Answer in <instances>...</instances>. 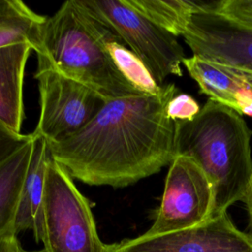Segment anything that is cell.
Here are the masks:
<instances>
[{
  "mask_svg": "<svg viewBox=\"0 0 252 252\" xmlns=\"http://www.w3.org/2000/svg\"><path fill=\"white\" fill-rule=\"evenodd\" d=\"M177 94L169 83L158 94L107 99L81 131L47 142L52 158L72 178L93 186L124 188L158 172L175 158L176 121L166 108Z\"/></svg>",
  "mask_w": 252,
  "mask_h": 252,
  "instance_id": "cell-1",
  "label": "cell"
},
{
  "mask_svg": "<svg viewBox=\"0 0 252 252\" xmlns=\"http://www.w3.org/2000/svg\"><path fill=\"white\" fill-rule=\"evenodd\" d=\"M252 131L242 116L208 99L189 121H177L175 157L192 158L207 175L215 195L214 216L243 198L252 182Z\"/></svg>",
  "mask_w": 252,
  "mask_h": 252,
  "instance_id": "cell-2",
  "label": "cell"
},
{
  "mask_svg": "<svg viewBox=\"0 0 252 252\" xmlns=\"http://www.w3.org/2000/svg\"><path fill=\"white\" fill-rule=\"evenodd\" d=\"M111 32L81 0H68L42 24L37 62L94 89L105 99L143 94L122 75L107 51Z\"/></svg>",
  "mask_w": 252,
  "mask_h": 252,
  "instance_id": "cell-3",
  "label": "cell"
},
{
  "mask_svg": "<svg viewBox=\"0 0 252 252\" xmlns=\"http://www.w3.org/2000/svg\"><path fill=\"white\" fill-rule=\"evenodd\" d=\"M45 252H104L90 201L52 157L45 172L42 240Z\"/></svg>",
  "mask_w": 252,
  "mask_h": 252,
  "instance_id": "cell-4",
  "label": "cell"
},
{
  "mask_svg": "<svg viewBox=\"0 0 252 252\" xmlns=\"http://www.w3.org/2000/svg\"><path fill=\"white\" fill-rule=\"evenodd\" d=\"M146 65L159 86L170 75L182 76L184 50L177 36L145 17L127 0H81Z\"/></svg>",
  "mask_w": 252,
  "mask_h": 252,
  "instance_id": "cell-5",
  "label": "cell"
},
{
  "mask_svg": "<svg viewBox=\"0 0 252 252\" xmlns=\"http://www.w3.org/2000/svg\"><path fill=\"white\" fill-rule=\"evenodd\" d=\"M39 119L32 134L61 141L87 126L107 99L94 89L37 62Z\"/></svg>",
  "mask_w": 252,
  "mask_h": 252,
  "instance_id": "cell-6",
  "label": "cell"
},
{
  "mask_svg": "<svg viewBox=\"0 0 252 252\" xmlns=\"http://www.w3.org/2000/svg\"><path fill=\"white\" fill-rule=\"evenodd\" d=\"M215 195L203 169L190 158L177 156L169 164L161 202L147 235L186 229L214 215Z\"/></svg>",
  "mask_w": 252,
  "mask_h": 252,
  "instance_id": "cell-7",
  "label": "cell"
},
{
  "mask_svg": "<svg viewBox=\"0 0 252 252\" xmlns=\"http://www.w3.org/2000/svg\"><path fill=\"white\" fill-rule=\"evenodd\" d=\"M117 252H252V236L238 229L227 212L201 224L173 232L116 243Z\"/></svg>",
  "mask_w": 252,
  "mask_h": 252,
  "instance_id": "cell-8",
  "label": "cell"
},
{
  "mask_svg": "<svg viewBox=\"0 0 252 252\" xmlns=\"http://www.w3.org/2000/svg\"><path fill=\"white\" fill-rule=\"evenodd\" d=\"M206 2L182 34L193 55L252 74V31L217 13Z\"/></svg>",
  "mask_w": 252,
  "mask_h": 252,
  "instance_id": "cell-9",
  "label": "cell"
},
{
  "mask_svg": "<svg viewBox=\"0 0 252 252\" xmlns=\"http://www.w3.org/2000/svg\"><path fill=\"white\" fill-rule=\"evenodd\" d=\"M182 65L209 99L252 116V74L195 55L185 57Z\"/></svg>",
  "mask_w": 252,
  "mask_h": 252,
  "instance_id": "cell-10",
  "label": "cell"
},
{
  "mask_svg": "<svg viewBox=\"0 0 252 252\" xmlns=\"http://www.w3.org/2000/svg\"><path fill=\"white\" fill-rule=\"evenodd\" d=\"M33 135V148L18 206L14 231L32 230L36 242L42 240L45 172L51 153L47 141Z\"/></svg>",
  "mask_w": 252,
  "mask_h": 252,
  "instance_id": "cell-11",
  "label": "cell"
},
{
  "mask_svg": "<svg viewBox=\"0 0 252 252\" xmlns=\"http://www.w3.org/2000/svg\"><path fill=\"white\" fill-rule=\"evenodd\" d=\"M32 50L28 42L0 47V121L19 134L25 118L24 75Z\"/></svg>",
  "mask_w": 252,
  "mask_h": 252,
  "instance_id": "cell-12",
  "label": "cell"
},
{
  "mask_svg": "<svg viewBox=\"0 0 252 252\" xmlns=\"http://www.w3.org/2000/svg\"><path fill=\"white\" fill-rule=\"evenodd\" d=\"M32 139L0 163V236L14 232L21 192L30 165Z\"/></svg>",
  "mask_w": 252,
  "mask_h": 252,
  "instance_id": "cell-13",
  "label": "cell"
},
{
  "mask_svg": "<svg viewBox=\"0 0 252 252\" xmlns=\"http://www.w3.org/2000/svg\"><path fill=\"white\" fill-rule=\"evenodd\" d=\"M45 18L20 0H0V47L28 42L36 51Z\"/></svg>",
  "mask_w": 252,
  "mask_h": 252,
  "instance_id": "cell-14",
  "label": "cell"
},
{
  "mask_svg": "<svg viewBox=\"0 0 252 252\" xmlns=\"http://www.w3.org/2000/svg\"><path fill=\"white\" fill-rule=\"evenodd\" d=\"M128 3L152 22L174 34H183L192 15L206 2L186 0H127Z\"/></svg>",
  "mask_w": 252,
  "mask_h": 252,
  "instance_id": "cell-15",
  "label": "cell"
},
{
  "mask_svg": "<svg viewBox=\"0 0 252 252\" xmlns=\"http://www.w3.org/2000/svg\"><path fill=\"white\" fill-rule=\"evenodd\" d=\"M106 49L118 70L140 93L148 94L161 93L163 86H159L156 82L146 65L113 32L106 40Z\"/></svg>",
  "mask_w": 252,
  "mask_h": 252,
  "instance_id": "cell-16",
  "label": "cell"
},
{
  "mask_svg": "<svg viewBox=\"0 0 252 252\" xmlns=\"http://www.w3.org/2000/svg\"><path fill=\"white\" fill-rule=\"evenodd\" d=\"M211 7L217 13L252 31V0L212 1Z\"/></svg>",
  "mask_w": 252,
  "mask_h": 252,
  "instance_id": "cell-17",
  "label": "cell"
},
{
  "mask_svg": "<svg viewBox=\"0 0 252 252\" xmlns=\"http://www.w3.org/2000/svg\"><path fill=\"white\" fill-rule=\"evenodd\" d=\"M200 109L198 102L190 94L180 93L169 100L166 112L173 121H189L199 113Z\"/></svg>",
  "mask_w": 252,
  "mask_h": 252,
  "instance_id": "cell-18",
  "label": "cell"
},
{
  "mask_svg": "<svg viewBox=\"0 0 252 252\" xmlns=\"http://www.w3.org/2000/svg\"><path fill=\"white\" fill-rule=\"evenodd\" d=\"M32 139V134H19L0 121V163Z\"/></svg>",
  "mask_w": 252,
  "mask_h": 252,
  "instance_id": "cell-19",
  "label": "cell"
},
{
  "mask_svg": "<svg viewBox=\"0 0 252 252\" xmlns=\"http://www.w3.org/2000/svg\"><path fill=\"white\" fill-rule=\"evenodd\" d=\"M20 244L17 234L14 232L6 233L0 236V252H15Z\"/></svg>",
  "mask_w": 252,
  "mask_h": 252,
  "instance_id": "cell-20",
  "label": "cell"
},
{
  "mask_svg": "<svg viewBox=\"0 0 252 252\" xmlns=\"http://www.w3.org/2000/svg\"><path fill=\"white\" fill-rule=\"evenodd\" d=\"M242 202L246 206V210L248 213V230H249V234L252 236V182H251Z\"/></svg>",
  "mask_w": 252,
  "mask_h": 252,
  "instance_id": "cell-21",
  "label": "cell"
},
{
  "mask_svg": "<svg viewBox=\"0 0 252 252\" xmlns=\"http://www.w3.org/2000/svg\"><path fill=\"white\" fill-rule=\"evenodd\" d=\"M104 252H117L116 243L115 244H106Z\"/></svg>",
  "mask_w": 252,
  "mask_h": 252,
  "instance_id": "cell-22",
  "label": "cell"
},
{
  "mask_svg": "<svg viewBox=\"0 0 252 252\" xmlns=\"http://www.w3.org/2000/svg\"><path fill=\"white\" fill-rule=\"evenodd\" d=\"M15 252H45V250H44V249H41V250H35V251H27V250H25V249L21 246V244H19V245L17 246Z\"/></svg>",
  "mask_w": 252,
  "mask_h": 252,
  "instance_id": "cell-23",
  "label": "cell"
}]
</instances>
